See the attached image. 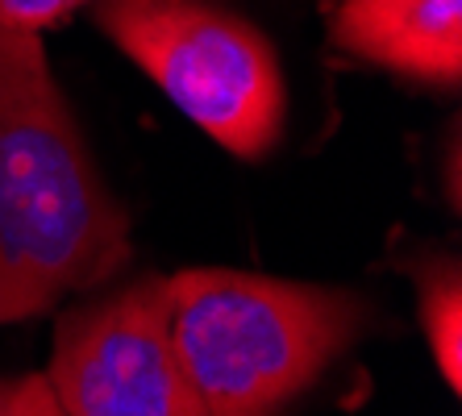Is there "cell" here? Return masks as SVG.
<instances>
[{"instance_id": "1", "label": "cell", "mask_w": 462, "mask_h": 416, "mask_svg": "<svg viewBox=\"0 0 462 416\" xmlns=\"http://www.w3.org/2000/svg\"><path fill=\"white\" fill-rule=\"evenodd\" d=\"M129 258L125 204L100 175L38 33L0 30V325L100 288Z\"/></svg>"}, {"instance_id": "2", "label": "cell", "mask_w": 462, "mask_h": 416, "mask_svg": "<svg viewBox=\"0 0 462 416\" xmlns=\"http://www.w3.org/2000/svg\"><path fill=\"white\" fill-rule=\"evenodd\" d=\"M171 337L208 416H283L371 329V304L250 271L167 275Z\"/></svg>"}, {"instance_id": "3", "label": "cell", "mask_w": 462, "mask_h": 416, "mask_svg": "<svg viewBox=\"0 0 462 416\" xmlns=\"http://www.w3.org/2000/svg\"><path fill=\"white\" fill-rule=\"evenodd\" d=\"M97 30L237 159H263L288 129V75L271 33L226 0H97Z\"/></svg>"}, {"instance_id": "4", "label": "cell", "mask_w": 462, "mask_h": 416, "mask_svg": "<svg viewBox=\"0 0 462 416\" xmlns=\"http://www.w3.org/2000/svg\"><path fill=\"white\" fill-rule=\"evenodd\" d=\"M46 384L67 416H208L175 350L167 275H138L67 312Z\"/></svg>"}, {"instance_id": "5", "label": "cell", "mask_w": 462, "mask_h": 416, "mask_svg": "<svg viewBox=\"0 0 462 416\" xmlns=\"http://www.w3.org/2000/svg\"><path fill=\"white\" fill-rule=\"evenodd\" d=\"M329 46L417 84L458 88L462 0H337Z\"/></svg>"}, {"instance_id": "6", "label": "cell", "mask_w": 462, "mask_h": 416, "mask_svg": "<svg viewBox=\"0 0 462 416\" xmlns=\"http://www.w3.org/2000/svg\"><path fill=\"white\" fill-rule=\"evenodd\" d=\"M420 283V329L438 363L441 379L450 392L462 387V279L458 263L446 258H425V267H417Z\"/></svg>"}, {"instance_id": "7", "label": "cell", "mask_w": 462, "mask_h": 416, "mask_svg": "<svg viewBox=\"0 0 462 416\" xmlns=\"http://www.w3.org/2000/svg\"><path fill=\"white\" fill-rule=\"evenodd\" d=\"M88 5H97V0H0V30L42 33Z\"/></svg>"}, {"instance_id": "8", "label": "cell", "mask_w": 462, "mask_h": 416, "mask_svg": "<svg viewBox=\"0 0 462 416\" xmlns=\"http://www.w3.org/2000/svg\"><path fill=\"white\" fill-rule=\"evenodd\" d=\"M0 416H67L54 400L46 374L0 379Z\"/></svg>"}]
</instances>
